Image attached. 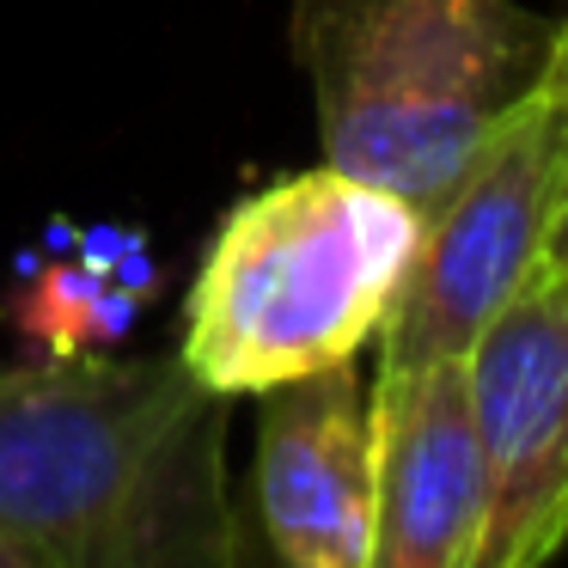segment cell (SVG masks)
Segmentation results:
<instances>
[{"mask_svg": "<svg viewBox=\"0 0 568 568\" xmlns=\"http://www.w3.org/2000/svg\"><path fill=\"white\" fill-rule=\"evenodd\" d=\"M226 428L184 355L0 367V538L26 568H257Z\"/></svg>", "mask_w": 568, "mask_h": 568, "instance_id": "6da1fadb", "label": "cell"}, {"mask_svg": "<svg viewBox=\"0 0 568 568\" xmlns=\"http://www.w3.org/2000/svg\"><path fill=\"white\" fill-rule=\"evenodd\" d=\"M531 270H568V190H562V202H556V221H550V233H544V251H538Z\"/></svg>", "mask_w": 568, "mask_h": 568, "instance_id": "9c48e42d", "label": "cell"}, {"mask_svg": "<svg viewBox=\"0 0 568 568\" xmlns=\"http://www.w3.org/2000/svg\"><path fill=\"white\" fill-rule=\"evenodd\" d=\"M13 324L43 355H87V348L116 343L135 324V294L104 287L92 263H50L13 300Z\"/></svg>", "mask_w": 568, "mask_h": 568, "instance_id": "ba28073f", "label": "cell"}, {"mask_svg": "<svg viewBox=\"0 0 568 568\" xmlns=\"http://www.w3.org/2000/svg\"><path fill=\"white\" fill-rule=\"evenodd\" d=\"M0 568H26V556H19V550H13V544H7V538H0Z\"/></svg>", "mask_w": 568, "mask_h": 568, "instance_id": "30bf717a", "label": "cell"}, {"mask_svg": "<svg viewBox=\"0 0 568 568\" xmlns=\"http://www.w3.org/2000/svg\"><path fill=\"white\" fill-rule=\"evenodd\" d=\"M257 526L275 568H361L373 519V416L355 361L257 392Z\"/></svg>", "mask_w": 568, "mask_h": 568, "instance_id": "8992f818", "label": "cell"}, {"mask_svg": "<svg viewBox=\"0 0 568 568\" xmlns=\"http://www.w3.org/2000/svg\"><path fill=\"white\" fill-rule=\"evenodd\" d=\"M373 519L361 568H465L483 507L465 361L373 373Z\"/></svg>", "mask_w": 568, "mask_h": 568, "instance_id": "52a82bcc", "label": "cell"}, {"mask_svg": "<svg viewBox=\"0 0 568 568\" xmlns=\"http://www.w3.org/2000/svg\"><path fill=\"white\" fill-rule=\"evenodd\" d=\"M550 26L519 0H294L324 165L428 221L538 80Z\"/></svg>", "mask_w": 568, "mask_h": 568, "instance_id": "7a4b0ae2", "label": "cell"}, {"mask_svg": "<svg viewBox=\"0 0 568 568\" xmlns=\"http://www.w3.org/2000/svg\"><path fill=\"white\" fill-rule=\"evenodd\" d=\"M483 507L465 568H550L568 544V270H531L465 348Z\"/></svg>", "mask_w": 568, "mask_h": 568, "instance_id": "5b68a950", "label": "cell"}, {"mask_svg": "<svg viewBox=\"0 0 568 568\" xmlns=\"http://www.w3.org/2000/svg\"><path fill=\"white\" fill-rule=\"evenodd\" d=\"M568 190V13L550 26L544 68L483 135L453 196L422 221L416 257L379 324V373L465 361L544 251Z\"/></svg>", "mask_w": 568, "mask_h": 568, "instance_id": "277c9868", "label": "cell"}, {"mask_svg": "<svg viewBox=\"0 0 568 568\" xmlns=\"http://www.w3.org/2000/svg\"><path fill=\"white\" fill-rule=\"evenodd\" d=\"M422 214L336 165L251 190L190 287L184 367L226 397L343 367L379 336Z\"/></svg>", "mask_w": 568, "mask_h": 568, "instance_id": "3957f363", "label": "cell"}]
</instances>
